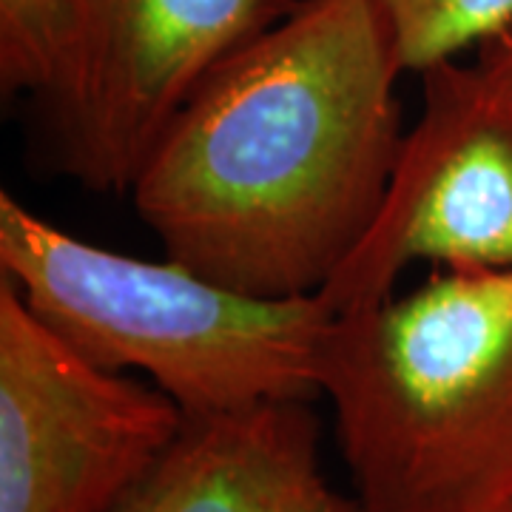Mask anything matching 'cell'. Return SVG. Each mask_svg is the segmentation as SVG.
<instances>
[{
    "instance_id": "cell-9",
    "label": "cell",
    "mask_w": 512,
    "mask_h": 512,
    "mask_svg": "<svg viewBox=\"0 0 512 512\" xmlns=\"http://www.w3.org/2000/svg\"><path fill=\"white\" fill-rule=\"evenodd\" d=\"M72 0H0V86L3 94L55 89L66 55Z\"/></svg>"
},
{
    "instance_id": "cell-2",
    "label": "cell",
    "mask_w": 512,
    "mask_h": 512,
    "mask_svg": "<svg viewBox=\"0 0 512 512\" xmlns=\"http://www.w3.org/2000/svg\"><path fill=\"white\" fill-rule=\"evenodd\" d=\"M322 393L365 512H507L512 271L439 268L336 313Z\"/></svg>"
},
{
    "instance_id": "cell-3",
    "label": "cell",
    "mask_w": 512,
    "mask_h": 512,
    "mask_svg": "<svg viewBox=\"0 0 512 512\" xmlns=\"http://www.w3.org/2000/svg\"><path fill=\"white\" fill-rule=\"evenodd\" d=\"M0 274L94 365L140 370L185 416L311 402L336 311L311 296H256L165 256L117 254L0 191Z\"/></svg>"
},
{
    "instance_id": "cell-7",
    "label": "cell",
    "mask_w": 512,
    "mask_h": 512,
    "mask_svg": "<svg viewBox=\"0 0 512 512\" xmlns=\"http://www.w3.org/2000/svg\"><path fill=\"white\" fill-rule=\"evenodd\" d=\"M109 512H365L319 464L308 402L188 416L177 441Z\"/></svg>"
},
{
    "instance_id": "cell-6",
    "label": "cell",
    "mask_w": 512,
    "mask_h": 512,
    "mask_svg": "<svg viewBox=\"0 0 512 512\" xmlns=\"http://www.w3.org/2000/svg\"><path fill=\"white\" fill-rule=\"evenodd\" d=\"M296 0H72L52 106L63 174L128 191L188 94Z\"/></svg>"
},
{
    "instance_id": "cell-5",
    "label": "cell",
    "mask_w": 512,
    "mask_h": 512,
    "mask_svg": "<svg viewBox=\"0 0 512 512\" xmlns=\"http://www.w3.org/2000/svg\"><path fill=\"white\" fill-rule=\"evenodd\" d=\"M413 262L512 271V94L478 63L421 72L382 205L319 296L336 313L376 305Z\"/></svg>"
},
{
    "instance_id": "cell-1",
    "label": "cell",
    "mask_w": 512,
    "mask_h": 512,
    "mask_svg": "<svg viewBox=\"0 0 512 512\" xmlns=\"http://www.w3.org/2000/svg\"><path fill=\"white\" fill-rule=\"evenodd\" d=\"M402 74L370 0H296L168 120L128 188L140 220L222 285L322 293L393 177Z\"/></svg>"
},
{
    "instance_id": "cell-11",
    "label": "cell",
    "mask_w": 512,
    "mask_h": 512,
    "mask_svg": "<svg viewBox=\"0 0 512 512\" xmlns=\"http://www.w3.org/2000/svg\"><path fill=\"white\" fill-rule=\"evenodd\" d=\"M507 512H512V504H510V510H507Z\"/></svg>"
},
{
    "instance_id": "cell-8",
    "label": "cell",
    "mask_w": 512,
    "mask_h": 512,
    "mask_svg": "<svg viewBox=\"0 0 512 512\" xmlns=\"http://www.w3.org/2000/svg\"><path fill=\"white\" fill-rule=\"evenodd\" d=\"M390 26L404 72L421 74L501 32L512 0H370Z\"/></svg>"
},
{
    "instance_id": "cell-10",
    "label": "cell",
    "mask_w": 512,
    "mask_h": 512,
    "mask_svg": "<svg viewBox=\"0 0 512 512\" xmlns=\"http://www.w3.org/2000/svg\"><path fill=\"white\" fill-rule=\"evenodd\" d=\"M476 63L512 94V20L476 49Z\"/></svg>"
},
{
    "instance_id": "cell-4",
    "label": "cell",
    "mask_w": 512,
    "mask_h": 512,
    "mask_svg": "<svg viewBox=\"0 0 512 512\" xmlns=\"http://www.w3.org/2000/svg\"><path fill=\"white\" fill-rule=\"evenodd\" d=\"M185 419L160 387L77 353L0 276V512H109Z\"/></svg>"
}]
</instances>
